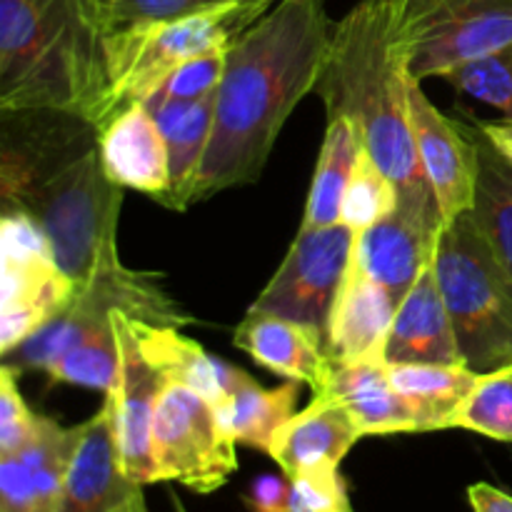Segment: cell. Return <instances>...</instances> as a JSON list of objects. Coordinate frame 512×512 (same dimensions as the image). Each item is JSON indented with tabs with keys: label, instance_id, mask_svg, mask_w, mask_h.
I'll list each match as a JSON object with an SVG mask.
<instances>
[{
	"label": "cell",
	"instance_id": "1",
	"mask_svg": "<svg viewBox=\"0 0 512 512\" xmlns=\"http://www.w3.org/2000/svg\"><path fill=\"white\" fill-rule=\"evenodd\" d=\"M333 30L323 0H278L230 45L193 203L263 175L283 125L318 88Z\"/></svg>",
	"mask_w": 512,
	"mask_h": 512
},
{
	"label": "cell",
	"instance_id": "2",
	"mask_svg": "<svg viewBox=\"0 0 512 512\" xmlns=\"http://www.w3.org/2000/svg\"><path fill=\"white\" fill-rule=\"evenodd\" d=\"M413 80L400 0H360L335 25L315 90L328 118L353 120L365 150L398 185L400 203L438 205L410 128Z\"/></svg>",
	"mask_w": 512,
	"mask_h": 512
},
{
	"label": "cell",
	"instance_id": "3",
	"mask_svg": "<svg viewBox=\"0 0 512 512\" xmlns=\"http://www.w3.org/2000/svg\"><path fill=\"white\" fill-rule=\"evenodd\" d=\"M108 100L100 0H0V113L55 110L100 130Z\"/></svg>",
	"mask_w": 512,
	"mask_h": 512
},
{
	"label": "cell",
	"instance_id": "4",
	"mask_svg": "<svg viewBox=\"0 0 512 512\" xmlns=\"http://www.w3.org/2000/svg\"><path fill=\"white\" fill-rule=\"evenodd\" d=\"M123 198V188L105 173L95 138L40 170L3 210L33 215L63 273L83 285L100 255L118 245Z\"/></svg>",
	"mask_w": 512,
	"mask_h": 512
},
{
	"label": "cell",
	"instance_id": "5",
	"mask_svg": "<svg viewBox=\"0 0 512 512\" xmlns=\"http://www.w3.org/2000/svg\"><path fill=\"white\" fill-rule=\"evenodd\" d=\"M435 273L468 368L490 373L512 363V275L475 228L470 213L443 225Z\"/></svg>",
	"mask_w": 512,
	"mask_h": 512
},
{
	"label": "cell",
	"instance_id": "6",
	"mask_svg": "<svg viewBox=\"0 0 512 512\" xmlns=\"http://www.w3.org/2000/svg\"><path fill=\"white\" fill-rule=\"evenodd\" d=\"M273 3L278 0H230L133 33L108 35L110 100L105 125L130 105L143 103L183 63L210 50L230 48Z\"/></svg>",
	"mask_w": 512,
	"mask_h": 512
},
{
	"label": "cell",
	"instance_id": "7",
	"mask_svg": "<svg viewBox=\"0 0 512 512\" xmlns=\"http://www.w3.org/2000/svg\"><path fill=\"white\" fill-rule=\"evenodd\" d=\"M123 313L130 320L150 325L195 323L163 288L158 273H140L120 260L118 245L108 248L95 263L93 273L78 285L73 303L60 318L25 340L5 358L18 370H45L58 355L88 338L93 330L113 325V315Z\"/></svg>",
	"mask_w": 512,
	"mask_h": 512
},
{
	"label": "cell",
	"instance_id": "8",
	"mask_svg": "<svg viewBox=\"0 0 512 512\" xmlns=\"http://www.w3.org/2000/svg\"><path fill=\"white\" fill-rule=\"evenodd\" d=\"M78 285L63 273L38 220L25 210L0 213V355L53 323Z\"/></svg>",
	"mask_w": 512,
	"mask_h": 512
},
{
	"label": "cell",
	"instance_id": "9",
	"mask_svg": "<svg viewBox=\"0 0 512 512\" xmlns=\"http://www.w3.org/2000/svg\"><path fill=\"white\" fill-rule=\"evenodd\" d=\"M235 438L218 405L188 385L165 380L155 405L153 460L158 483L208 495L238 470Z\"/></svg>",
	"mask_w": 512,
	"mask_h": 512
},
{
	"label": "cell",
	"instance_id": "10",
	"mask_svg": "<svg viewBox=\"0 0 512 512\" xmlns=\"http://www.w3.org/2000/svg\"><path fill=\"white\" fill-rule=\"evenodd\" d=\"M400 23L410 73L423 83L512 45V0H400Z\"/></svg>",
	"mask_w": 512,
	"mask_h": 512
},
{
	"label": "cell",
	"instance_id": "11",
	"mask_svg": "<svg viewBox=\"0 0 512 512\" xmlns=\"http://www.w3.org/2000/svg\"><path fill=\"white\" fill-rule=\"evenodd\" d=\"M353 248L355 233L345 223L300 228L280 268L250 310L295 320L325 340Z\"/></svg>",
	"mask_w": 512,
	"mask_h": 512
},
{
	"label": "cell",
	"instance_id": "12",
	"mask_svg": "<svg viewBox=\"0 0 512 512\" xmlns=\"http://www.w3.org/2000/svg\"><path fill=\"white\" fill-rule=\"evenodd\" d=\"M410 128L420 165L438 200L443 223L473 210L478 183V148L465 120L445 115L420 88L410 83Z\"/></svg>",
	"mask_w": 512,
	"mask_h": 512
},
{
	"label": "cell",
	"instance_id": "13",
	"mask_svg": "<svg viewBox=\"0 0 512 512\" xmlns=\"http://www.w3.org/2000/svg\"><path fill=\"white\" fill-rule=\"evenodd\" d=\"M113 323L120 345V368L118 380L105 398L113 410L115 443L123 473L135 485L145 488L158 483L153 460V420L165 378L140 350L128 315L115 313Z\"/></svg>",
	"mask_w": 512,
	"mask_h": 512
},
{
	"label": "cell",
	"instance_id": "14",
	"mask_svg": "<svg viewBox=\"0 0 512 512\" xmlns=\"http://www.w3.org/2000/svg\"><path fill=\"white\" fill-rule=\"evenodd\" d=\"M443 225L438 205L398 200V208L388 218L355 235L353 255L370 278L403 300L420 273L435 260Z\"/></svg>",
	"mask_w": 512,
	"mask_h": 512
},
{
	"label": "cell",
	"instance_id": "15",
	"mask_svg": "<svg viewBox=\"0 0 512 512\" xmlns=\"http://www.w3.org/2000/svg\"><path fill=\"white\" fill-rule=\"evenodd\" d=\"M78 435L80 425L63 428L40 415L33 438L15 453L0 455V512H60Z\"/></svg>",
	"mask_w": 512,
	"mask_h": 512
},
{
	"label": "cell",
	"instance_id": "16",
	"mask_svg": "<svg viewBox=\"0 0 512 512\" xmlns=\"http://www.w3.org/2000/svg\"><path fill=\"white\" fill-rule=\"evenodd\" d=\"M400 300L370 278L355 255L330 313L325 353L333 363H385V348Z\"/></svg>",
	"mask_w": 512,
	"mask_h": 512
},
{
	"label": "cell",
	"instance_id": "17",
	"mask_svg": "<svg viewBox=\"0 0 512 512\" xmlns=\"http://www.w3.org/2000/svg\"><path fill=\"white\" fill-rule=\"evenodd\" d=\"M138 488L123 473L115 443L113 410L105 398L98 413L80 423L78 445L70 458L60 512H113Z\"/></svg>",
	"mask_w": 512,
	"mask_h": 512
},
{
	"label": "cell",
	"instance_id": "18",
	"mask_svg": "<svg viewBox=\"0 0 512 512\" xmlns=\"http://www.w3.org/2000/svg\"><path fill=\"white\" fill-rule=\"evenodd\" d=\"M103 168L120 188H133L165 203L170 193V158L163 130L143 103L115 115L98 135Z\"/></svg>",
	"mask_w": 512,
	"mask_h": 512
},
{
	"label": "cell",
	"instance_id": "19",
	"mask_svg": "<svg viewBox=\"0 0 512 512\" xmlns=\"http://www.w3.org/2000/svg\"><path fill=\"white\" fill-rule=\"evenodd\" d=\"M360 438L363 433L345 405L313 395L308 408L295 413L275 433L268 455L285 478H293L305 470L340 468Z\"/></svg>",
	"mask_w": 512,
	"mask_h": 512
},
{
	"label": "cell",
	"instance_id": "20",
	"mask_svg": "<svg viewBox=\"0 0 512 512\" xmlns=\"http://www.w3.org/2000/svg\"><path fill=\"white\" fill-rule=\"evenodd\" d=\"M385 363H463L435 260L420 273L395 310Z\"/></svg>",
	"mask_w": 512,
	"mask_h": 512
},
{
	"label": "cell",
	"instance_id": "21",
	"mask_svg": "<svg viewBox=\"0 0 512 512\" xmlns=\"http://www.w3.org/2000/svg\"><path fill=\"white\" fill-rule=\"evenodd\" d=\"M315 395L345 405L368 435L425 433L418 410L393 388L388 363H333L330 360L323 388Z\"/></svg>",
	"mask_w": 512,
	"mask_h": 512
},
{
	"label": "cell",
	"instance_id": "22",
	"mask_svg": "<svg viewBox=\"0 0 512 512\" xmlns=\"http://www.w3.org/2000/svg\"><path fill=\"white\" fill-rule=\"evenodd\" d=\"M233 345L270 373L310 385L313 393L323 388L330 365L323 335L295 320L248 310L235 328Z\"/></svg>",
	"mask_w": 512,
	"mask_h": 512
},
{
	"label": "cell",
	"instance_id": "23",
	"mask_svg": "<svg viewBox=\"0 0 512 512\" xmlns=\"http://www.w3.org/2000/svg\"><path fill=\"white\" fill-rule=\"evenodd\" d=\"M130 325L145 358L163 373L165 380L188 385L190 390L218 405V410L225 408L230 385L240 373L238 368L213 358L203 345L180 335V328L173 325H150L140 320H130Z\"/></svg>",
	"mask_w": 512,
	"mask_h": 512
},
{
	"label": "cell",
	"instance_id": "24",
	"mask_svg": "<svg viewBox=\"0 0 512 512\" xmlns=\"http://www.w3.org/2000/svg\"><path fill=\"white\" fill-rule=\"evenodd\" d=\"M163 130L170 158V193L165 208L193 205V185L208 153L215 123V95L195 103H143Z\"/></svg>",
	"mask_w": 512,
	"mask_h": 512
},
{
	"label": "cell",
	"instance_id": "25",
	"mask_svg": "<svg viewBox=\"0 0 512 512\" xmlns=\"http://www.w3.org/2000/svg\"><path fill=\"white\" fill-rule=\"evenodd\" d=\"M388 378L418 410L425 433H430L450 430L455 410L468 398L480 373L465 363H388Z\"/></svg>",
	"mask_w": 512,
	"mask_h": 512
},
{
	"label": "cell",
	"instance_id": "26",
	"mask_svg": "<svg viewBox=\"0 0 512 512\" xmlns=\"http://www.w3.org/2000/svg\"><path fill=\"white\" fill-rule=\"evenodd\" d=\"M363 150V138L353 120L328 118L300 228H325L340 223L345 190Z\"/></svg>",
	"mask_w": 512,
	"mask_h": 512
},
{
	"label": "cell",
	"instance_id": "27",
	"mask_svg": "<svg viewBox=\"0 0 512 512\" xmlns=\"http://www.w3.org/2000/svg\"><path fill=\"white\" fill-rule=\"evenodd\" d=\"M298 380H288L280 388H263L245 370L230 385L228 403L220 410L235 443L268 453L275 433L295 415L300 395Z\"/></svg>",
	"mask_w": 512,
	"mask_h": 512
},
{
	"label": "cell",
	"instance_id": "28",
	"mask_svg": "<svg viewBox=\"0 0 512 512\" xmlns=\"http://www.w3.org/2000/svg\"><path fill=\"white\" fill-rule=\"evenodd\" d=\"M463 120L478 148V183L470 218L500 265L512 275V168L468 118Z\"/></svg>",
	"mask_w": 512,
	"mask_h": 512
},
{
	"label": "cell",
	"instance_id": "29",
	"mask_svg": "<svg viewBox=\"0 0 512 512\" xmlns=\"http://www.w3.org/2000/svg\"><path fill=\"white\" fill-rule=\"evenodd\" d=\"M120 345L115 323L93 330L85 340L65 350L43 370L50 385H83L110 393L118 380Z\"/></svg>",
	"mask_w": 512,
	"mask_h": 512
},
{
	"label": "cell",
	"instance_id": "30",
	"mask_svg": "<svg viewBox=\"0 0 512 512\" xmlns=\"http://www.w3.org/2000/svg\"><path fill=\"white\" fill-rule=\"evenodd\" d=\"M450 428L512 443V363L480 373L468 398L455 410Z\"/></svg>",
	"mask_w": 512,
	"mask_h": 512
},
{
	"label": "cell",
	"instance_id": "31",
	"mask_svg": "<svg viewBox=\"0 0 512 512\" xmlns=\"http://www.w3.org/2000/svg\"><path fill=\"white\" fill-rule=\"evenodd\" d=\"M395 208H398V185L375 163L373 155L363 150L348 190H345L340 223H345L355 235H360L383 218H388Z\"/></svg>",
	"mask_w": 512,
	"mask_h": 512
},
{
	"label": "cell",
	"instance_id": "32",
	"mask_svg": "<svg viewBox=\"0 0 512 512\" xmlns=\"http://www.w3.org/2000/svg\"><path fill=\"white\" fill-rule=\"evenodd\" d=\"M443 80H448L458 93L493 105L505 118H512V45L455 65Z\"/></svg>",
	"mask_w": 512,
	"mask_h": 512
},
{
	"label": "cell",
	"instance_id": "33",
	"mask_svg": "<svg viewBox=\"0 0 512 512\" xmlns=\"http://www.w3.org/2000/svg\"><path fill=\"white\" fill-rule=\"evenodd\" d=\"M223 3L230 0H100V15L108 35H120Z\"/></svg>",
	"mask_w": 512,
	"mask_h": 512
},
{
	"label": "cell",
	"instance_id": "34",
	"mask_svg": "<svg viewBox=\"0 0 512 512\" xmlns=\"http://www.w3.org/2000/svg\"><path fill=\"white\" fill-rule=\"evenodd\" d=\"M225 53L228 48L210 50L175 68L143 103H195L215 95L225 73Z\"/></svg>",
	"mask_w": 512,
	"mask_h": 512
},
{
	"label": "cell",
	"instance_id": "35",
	"mask_svg": "<svg viewBox=\"0 0 512 512\" xmlns=\"http://www.w3.org/2000/svg\"><path fill=\"white\" fill-rule=\"evenodd\" d=\"M288 480V512H355L340 468L305 470Z\"/></svg>",
	"mask_w": 512,
	"mask_h": 512
},
{
	"label": "cell",
	"instance_id": "36",
	"mask_svg": "<svg viewBox=\"0 0 512 512\" xmlns=\"http://www.w3.org/2000/svg\"><path fill=\"white\" fill-rule=\"evenodd\" d=\"M18 368L5 363L0 368V455L23 448L38 428V413L30 410L20 393Z\"/></svg>",
	"mask_w": 512,
	"mask_h": 512
},
{
	"label": "cell",
	"instance_id": "37",
	"mask_svg": "<svg viewBox=\"0 0 512 512\" xmlns=\"http://www.w3.org/2000/svg\"><path fill=\"white\" fill-rule=\"evenodd\" d=\"M288 498L290 480L285 475H258L243 495L250 512H288Z\"/></svg>",
	"mask_w": 512,
	"mask_h": 512
},
{
	"label": "cell",
	"instance_id": "38",
	"mask_svg": "<svg viewBox=\"0 0 512 512\" xmlns=\"http://www.w3.org/2000/svg\"><path fill=\"white\" fill-rule=\"evenodd\" d=\"M468 120L485 135L490 145L495 148V153L505 160L512 168V118L505 120H480L473 113H468Z\"/></svg>",
	"mask_w": 512,
	"mask_h": 512
},
{
	"label": "cell",
	"instance_id": "39",
	"mask_svg": "<svg viewBox=\"0 0 512 512\" xmlns=\"http://www.w3.org/2000/svg\"><path fill=\"white\" fill-rule=\"evenodd\" d=\"M473 512H512V495L490 483H475L468 488Z\"/></svg>",
	"mask_w": 512,
	"mask_h": 512
},
{
	"label": "cell",
	"instance_id": "40",
	"mask_svg": "<svg viewBox=\"0 0 512 512\" xmlns=\"http://www.w3.org/2000/svg\"><path fill=\"white\" fill-rule=\"evenodd\" d=\"M113 512H150L148 510V503H145V495H143V488L135 490L133 495H130L125 503H120L118 508H115Z\"/></svg>",
	"mask_w": 512,
	"mask_h": 512
},
{
	"label": "cell",
	"instance_id": "41",
	"mask_svg": "<svg viewBox=\"0 0 512 512\" xmlns=\"http://www.w3.org/2000/svg\"><path fill=\"white\" fill-rule=\"evenodd\" d=\"M170 500H173V508H175V512H188V510H185V505L183 503H180V498H178V495H170Z\"/></svg>",
	"mask_w": 512,
	"mask_h": 512
}]
</instances>
